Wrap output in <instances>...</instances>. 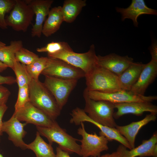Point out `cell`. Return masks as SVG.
<instances>
[{"label": "cell", "instance_id": "cell-11", "mask_svg": "<svg viewBox=\"0 0 157 157\" xmlns=\"http://www.w3.org/2000/svg\"><path fill=\"white\" fill-rule=\"evenodd\" d=\"M87 93L89 97L92 99L107 101L114 104L132 102H151L157 99L156 96L140 95L124 90L112 93L87 90Z\"/></svg>", "mask_w": 157, "mask_h": 157}, {"label": "cell", "instance_id": "cell-31", "mask_svg": "<svg viewBox=\"0 0 157 157\" xmlns=\"http://www.w3.org/2000/svg\"><path fill=\"white\" fill-rule=\"evenodd\" d=\"M30 102L28 85L19 88L18 96L15 105V111L16 112Z\"/></svg>", "mask_w": 157, "mask_h": 157}, {"label": "cell", "instance_id": "cell-19", "mask_svg": "<svg viewBox=\"0 0 157 157\" xmlns=\"http://www.w3.org/2000/svg\"><path fill=\"white\" fill-rule=\"evenodd\" d=\"M157 75V61L151 60L145 64L138 79L130 91L134 94L144 95L148 86L154 81Z\"/></svg>", "mask_w": 157, "mask_h": 157}, {"label": "cell", "instance_id": "cell-18", "mask_svg": "<svg viewBox=\"0 0 157 157\" xmlns=\"http://www.w3.org/2000/svg\"><path fill=\"white\" fill-rule=\"evenodd\" d=\"M116 10L121 15L122 21L126 19H130L136 27L138 26V18L140 15L142 14L157 15V11L148 7L143 0H132L128 7L123 8L117 7Z\"/></svg>", "mask_w": 157, "mask_h": 157}, {"label": "cell", "instance_id": "cell-20", "mask_svg": "<svg viewBox=\"0 0 157 157\" xmlns=\"http://www.w3.org/2000/svg\"><path fill=\"white\" fill-rule=\"evenodd\" d=\"M156 118V114L150 113L141 120L124 126L117 125L115 128L126 139L132 149L135 147L136 137L140 129L149 122L155 121Z\"/></svg>", "mask_w": 157, "mask_h": 157}, {"label": "cell", "instance_id": "cell-7", "mask_svg": "<svg viewBox=\"0 0 157 157\" xmlns=\"http://www.w3.org/2000/svg\"><path fill=\"white\" fill-rule=\"evenodd\" d=\"M34 13L25 0H15L14 5L5 17L8 26L17 31H27L31 24Z\"/></svg>", "mask_w": 157, "mask_h": 157}, {"label": "cell", "instance_id": "cell-32", "mask_svg": "<svg viewBox=\"0 0 157 157\" xmlns=\"http://www.w3.org/2000/svg\"><path fill=\"white\" fill-rule=\"evenodd\" d=\"M10 94L7 88L0 85V106L6 104Z\"/></svg>", "mask_w": 157, "mask_h": 157}, {"label": "cell", "instance_id": "cell-4", "mask_svg": "<svg viewBox=\"0 0 157 157\" xmlns=\"http://www.w3.org/2000/svg\"><path fill=\"white\" fill-rule=\"evenodd\" d=\"M36 126L37 131L47 138L49 143L55 142L61 149L69 154L75 153L81 156L80 145L77 142L79 140L68 134L57 123L51 127Z\"/></svg>", "mask_w": 157, "mask_h": 157}, {"label": "cell", "instance_id": "cell-8", "mask_svg": "<svg viewBox=\"0 0 157 157\" xmlns=\"http://www.w3.org/2000/svg\"><path fill=\"white\" fill-rule=\"evenodd\" d=\"M43 83L55 99L61 110L76 86L78 80H65L45 76Z\"/></svg>", "mask_w": 157, "mask_h": 157}, {"label": "cell", "instance_id": "cell-9", "mask_svg": "<svg viewBox=\"0 0 157 157\" xmlns=\"http://www.w3.org/2000/svg\"><path fill=\"white\" fill-rule=\"evenodd\" d=\"M49 58L48 65L41 74L65 80H78L85 77V73L81 69L63 60Z\"/></svg>", "mask_w": 157, "mask_h": 157}, {"label": "cell", "instance_id": "cell-40", "mask_svg": "<svg viewBox=\"0 0 157 157\" xmlns=\"http://www.w3.org/2000/svg\"><path fill=\"white\" fill-rule=\"evenodd\" d=\"M6 45V44L0 41V48L3 47Z\"/></svg>", "mask_w": 157, "mask_h": 157}, {"label": "cell", "instance_id": "cell-21", "mask_svg": "<svg viewBox=\"0 0 157 157\" xmlns=\"http://www.w3.org/2000/svg\"><path fill=\"white\" fill-rule=\"evenodd\" d=\"M145 64L134 62L118 76L122 90L130 91L138 80Z\"/></svg>", "mask_w": 157, "mask_h": 157}, {"label": "cell", "instance_id": "cell-15", "mask_svg": "<svg viewBox=\"0 0 157 157\" xmlns=\"http://www.w3.org/2000/svg\"><path fill=\"white\" fill-rule=\"evenodd\" d=\"M27 123H22L12 115L10 118L3 123L2 131L6 133L8 139L16 147L22 150L27 149L26 145L23 138L27 133L24 128Z\"/></svg>", "mask_w": 157, "mask_h": 157}, {"label": "cell", "instance_id": "cell-35", "mask_svg": "<svg viewBox=\"0 0 157 157\" xmlns=\"http://www.w3.org/2000/svg\"><path fill=\"white\" fill-rule=\"evenodd\" d=\"M8 108L6 104L0 106V137L3 132L2 131V127L3 122L2 119L3 115Z\"/></svg>", "mask_w": 157, "mask_h": 157}, {"label": "cell", "instance_id": "cell-41", "mask_svg": "<svg viewBox=\"0 0 157 157\" xmlns=\"http://www.w3.org/2000/svg\"><path fill=\"white\" fill-rule=\"evenodd\" d=\"M0 157H4L0 153Z\"/></svg>", "mask_w": 157, "mask_h": 157}, {"label": "cell", "instance_id": "cell-33", "mask_svg": "<svg viewBox=\"0 0 157 157\" xmlns=\"http://www.w3.org/2000/svg\"><path fill=\"white\" fill-rule=\"evenodd\" d=\"M149 49L151 54V60L157 61V41L153 40L152 41L151 45Z\"/></svg>", "mask_w": 157, "mask_h": 157}, {"label": "cell", "instance_id": "cell-30", "mask_svg": "<svg viewBox=\"0 0 157 157\" xmlns=\"http://www.w3.org/2000/svg\"><path fill=\"white\" fill-rule=\"evenodd\" d=\"M15 0H0V28L6 29L8 26L5 21L6 15L9 13L15 4Z\"/></svg>", "mask_w": 157, "mask_h": 157}, {"label": "cell", "instance_id": "cell-29", "mask_svg": "<svg viewBox=\"0 0 157 157\" xmlns=\"http://www.w3.org/2000/svg\"><path fill=\"white\" fill-rule=\"evenodd\" d=\"M39 57L36 54L23 47L15 55L16 60L26 66L31 64Z\"/></svg>", "mask_w": 157, "mask_h": 157}, {"label": "cell", "instance_id": "cell-26", "mask_svg": "<svg viewBox=\"0 0 157 157\" xmlns=\"http://www.w3.org/2000/svg\"><path fill=\"white\" fill-rule=\"evenodd\" d=\"M49 59L48 57H39L31 64L25 65L26 69L32 79L39 80L40 74L47 67Z\"/></svg>", "mask_w": 157, "mask_h": 157}, {"label": "cell", "instance_id": "cell-38", "mask_svg": "<svg viewBox=\"0 0 157 157\" xmlns=\"http://www.w3.org/2000/svg\"><path fill=\"white\" fill-rule=\"evenodd\" d=\"M8 67L7 66L0 61V72L6 70Z\"/></svg>", "mask_w": 157, "mask_h": 157}, {"label": "cell", "instance_id": "cell-14", "mask_svg": "<svg viewBox=\"0 0 157 157\" xmlns=\"http://www.w3.org/2000/svg\"><path fill=\"white\" fill-rule=\"evenodd\" d=\"M98 65L119 76L133 62L128 56H122L115 53L105 56H97Z\"/></svg>", "mask_w": 157, "mask_h": 157}, {"label": "cell", "instance_id": "cell-27", "mask_svg": "<svg viewBox=\"0 0 157 157\" xmlns=\"http://www.w3.org/2000/svg\"><path fill=\"white\" fill-rule=\"evenodd\" d=\"M12 69L15 75L16 82L19 88L29 85L32 79L27 71L25 65L15 59Z\"/></svg>", "mask_w": 157, "mask_h": 157}, {"label": "cell", "instance_id": "cell-16", "mask_svg": "<svg viewBox=\"0 0 157 157\" xmlns=\"http://www.w3.org/2000/svg\"><path fill=\"white\" fill-rule=\"evenodd\" d=\"M117 111L114 113L115 119H118L123 115L132 114L142 115L144 112H149L157 114V106L149 102H132L114 104Z\"/></svg>", "mask_w": 157, "mask_h": 157}, {"label": "cell", "instance_id": "cell-5", "mask_svg": "<svg viewBox=\"0 0 157 157\" xmlns=\"http://www.w3.org/2000/svg\"><path fill=\"white\" fill-rule=\"evenodd\" d=\"M48 57L63 60L82 70L85 75L98 65L97 56L94 44L87 52L78 53L72 51H63L48 54Z\"/></svg>", "mask_w": 157, "mask_h": 157}, {"label": "cell", "instance_id": "cell-28", "mask_svg": "<svg viewBox=\"0 0 157 157\" xmlns=\"http://www.w3.org/2000/svg\"><path fill=\"white\" fill-rule=\"evenodd\" d=\"M72 50H73L68 43L64 42H51L44 47L36 49L38 52H47L48 54L54 53L61 51Z\"/></svg>", "mask_w": 157, "mask_h": 157}, {"label": "cell", "instance_id": "cell-6", "mask_svg": "<svg viewBox=\"0 0 157 157\" xmlns=\"http://www.w3.org/2000/svg\"><path fill=\"white\" fill-rule=\"evenodd\" d=\"M80 125L81 126L77 129V133L82 137L81 140H79L81 143V156H99L102 152L108 149L109 141L100 132L99 135L95 132L89 133L85 130L83 122H81Z\"/></svg>", "mask_w": 157, "mask_h": 157}, {"label": "cell", "instance_id": "cell-22", "mask_svg": "<svg viewBox=\"0 0 157 157\" xmlns=\"http://www.w3.org/2000/svg\"><path fill=\"white\" fill-rule=\"evenodd\" d=\"M63 22L61 6L52 8L43 24L42 34L47 37L51 36L59 29Z\"/></svg>", "mask_w": 157, "mask_h": 157}, {"label": "cell", "instance_id": "cell-23", "mask_svg": "<svg viewBox=\"0 0 157 157\" xmlns=\"http://www.w3.org/2000/svg\"><path fill=\"white\" fill-rule=\"evenodd\" d=\"M86 5V0H65L61 6L64 21L69 23L73 22Z\"/></svg>", "mask_w": 157, "mask_h": 157}, {"label": "cell", "instance_id": "cell-13", "mask_svg": "<svg viewBox=\"0 0 157 157\" xmlns=\"http://www.w3.org/2000/svg\"><path fill=\"white\" fill-rule=\"evenodd\" d=\"M32 8L35 15V21L31 29L33 37L40 38L43 24L48 15L53 0H25Z\"/></svg>", "mask_w": 157, "mask_h": 157}, {"label": "cell", "instance_id": "cell-24", "mask_svg": "<svg viewBox=\"0 0 157 157\" xmlns=\"http://www.w3.org/2000/svg\"><path fill=\"white\" fill-rule=\"evenodd\" d=\"M26 147L34 152L36 157H56L52 144L45 142L37 131L34 140L27 144Z\"/></svg>", "mask_w": 157, "mask_h": 157}, {"label": "cell", "instance_id": "cell-34", "mask_svg": "<svg viewBox=\"0 0 157 157\" xmlns=\"http://www.w3.org/2000/svg\"><path fill=\"white\" fill-rule=\"evenodd\" d=\"M16 78L11 76H3L0 75V85H12L16 83Z\"/></svg>", "mask_w": 157, "mask_h": 157}, {"label": "cell", "instance_id": "cell-1", "mask_svg": "<svg viewBox=\"0 0 157 157\" xmlns=\"http://www.w3.org/2000/svg\"><path fill=\"white\" fill-rule=\"evenodd\" d=\"M30 102L52 119L60 115L61 110L53 96L39 80L32 79L28 85Z\"/></svg>", "mask_w": 157, "mask_h": 157}, {"label": "cell", "instance_id": "cell-17", "mask_svg": "<svg viewBox=\"0 0 157 157\" xmlns=\"http://www.w3.org/2000/svg\"><path fill=\"white\" fill-rule=\"evenodd\" d=\"M157 145V132L156 131L148 140H143L138 147L128 150L124 146L121 144L116 151L119 157H146L152 156L156 146Z\"/></svg>", "mask_w": 157, "mask_h": 157}, {"label": "cell", "instance_id": "cell-25", "mask_svg": "<svg viewBox=\"0 0 157 157\" xmlns=\"http://www.w3.org/2000/svg\"><path fill=\"white\" fill-rule=\"evenodd\" d=\"M23 47L22 41L19 40L11 41L9 45L0 48V61L12 69L15 54Z\"/></svg>", "mask_w": 157, "mask_h": 157}, {"label": "cell", "instance_id": "cell-36", "mask_svg": "<svg viewBox=\"0 0 157 157\" xmlns=\"http://www.w3.org/2000/svg\"><path fill=\"white\" fill-rule=\"evenodd\" d=\"M56 157H71L67 152L61 149L58 146L56 148Z\"/></svg>", "mask_w": 157, "mask_h": 157}, {"label": "cell", "instance_id": "cell-3", "mask_svg": "<svg viewBox=\"0 0 157 157\" xmlns=\"http://www.w3.org/2000/svg\"><path fill=\"white\" fill-rule=\"evenodd\" d=\"M85 112L93 121L103 126L115 128L117 125L113 117L114 104L104 100H95L89 97L87 90L83 91Z\"/></svg>", "mask_w": 157, "mask_h": 157}, {"label": "cell", "instance_id": "cell-37", "mask_svg": "<svg viewBox=\"0 0 157 157\" xmlns=\"http://www.w3.org/2000/svg\"><path fill=\"white\" fill-rule=\"evenodd\" d=\"M90 157H119L118 153L116 151L111 153H107L98 156Z\"/></svg>", "mask_w": 157, "mask_h": 157}, {"label": "cell", "instance_id": "cell-12", "mask_svg": "<svg viewBox=\"0 0 157 157\" xmlns=\"http://www.w3.org/2000/svg\"><path fill=\"white\" fill-rule=\"evenodd\" d=\"M19 121H24L36 126L51 127L57 122L44 112L38 108L30 102L13 114Z\"/></svg>", "mask_w": 157, "mask_h": 157}, {"label": "cell", "instance_id": "cell-2", "mask_svg": "<svg viewBox=\"0 0 157 157\" xmlns=\"http://www.w3.org/2000/svg\"><path fill=\"white\" fill-rule=\"evenodd\" d=\"M85 77L88 91L112 93L122 90L118 76L98 65Z\"/></svg>", "mask_w": 157, "mask_h": 157}, {"label": "cell", "instance_id": "cell-39", "mask_svg": "<svg viewBox=\"0 0 157 157\" xmlns=\"http://www.w3.org/2000/svg\"><path fill=\"white\" fill-rule=\"evenodd\" d=\"M152 157H157V145L154 148Z\"/></svg>", "mask_w": 157, "mask_h": 157}, {"label": "cell", "instance_id": "cell-10", "mask_svg": "<svg viewBox=\"0 0 157 157\" xmlns=\"http://www.w3.org/2000/svg\"><path fill=\"white\" fill-rule=\"evenodd\" d=\"M71 118L70 122L76 125H79L81 122H88L94 124L100 130V133L103 135L109 141L115 140L129 149H131L128 142L115 128L103 126L91 119L83 109L76 107L73 109L70 113Z\"/></svg>", "mask_w": 157, "mask_h": 157}]
</instances>
